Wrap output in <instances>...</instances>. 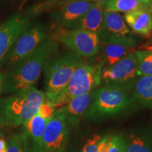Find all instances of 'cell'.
I'll return each instance as SVG.
<instances>
[{
  "label": "cell",
  "instance_id": "cell-6",
  "mask_svg": "<svg viewBox=\"0 0 152 152\" xmlns=\"http://www.w3.org/2000/svg\"><path fill=\"white\" fill-rule=\"evenodd\" d=\"M52 39L58 41L82 58H91L100 52L98 35L87 30H68L59 27Z\"/></svg>",
  "mask_w": 152,
  "mask_h": 152
},
{
  "label": "cell",
  "instance_id": "cell-19",
  "mask_svg": "<svg viewBox=\"0 0 152 152\" xmlns=\"http://www.w3.org/2000/svg\"><path fill=\"white\" fill-rule=\"evenodd\" d=\"M124 139L125 152H152V138L149 134L134 132Z\"/></svg>",
  "mask_w": 152,
  "mask_h": 152
},
{
  "label": "cell",
  "instance_id": "cell-31",
  "mask_svg": "<svg viewBox=\"0 0 152 152\" xmlns=\"http://www.w3.org/2000/svg\"><path fill=\"white\" fill-rule=\"evenodd\" d=\"M148 4H149V6L152 10V0H149V1H148Z\"/></svg>",
  "mask_w": 152,
  "mask_h": 152
},
{
  "label": "cell",
  "instance_id": "cell-9",
  "mask_svg": "<svg viewBox=\"0 0 152 152\" xmlns=\"http://www.w3.org/2000/svg\"><path fill=\"white\" fill-rule=\"evenodd\" d=\"M97 35L100 45L113 42L137 43L123 17L115 11L104 10L103 21Z\"/></svg>",
  "mask_w": 152,
  "mask_h": 152
},
{
  "label": "cell",
  "instance_id": "cell-22",
  "mask_svg": "<svg viewBox=\"0 0 152 152\" xmlns=\"http://www.w3.org/2000/svg\"><path fill=\"white\" fill-rule=\"evenodd\" d=\"M6 152H25L21 134H16L10 137L7 141Z\"/></svg>",
  "mask_w": 152,
  "mask_h": 152
},
{
  "label": "cell",
  "instance_id": "cell-23",
  "mask_svg": "<svg viewBox=\"0 0 152 152\" xmlns=\"http://www.w3.org/2000/svg\"><path fill=\"white\" fill-rule=\"evenodd\" d=\"M64 1H67V0H45L39 4L34 7L30 11L32 14H39L47 9H53L57 4Z\"/></svg>",
  "mask_w": 152,
  "mask_h": 152
},
{
  "label": "cell",
  "instance_id": "cell-14",
  "mask_svg": "<svg viewBox=\"0 0 152 152\" xmlns=\"http://www.w3.org/2000/svg\"><path fill=\"white\" fill-rule=\"evenodd\" d=\"M96 90L87 94L73 97L66 105L60 108L59 111L65 117L70 127L78 124L81 117L85 114L92 104Z\"/></svg>",
  "mask_w": 152,
  "mask_h": 152
},
{
  "label": "cell",
  "instance_id": "cell-30",
  "mask_svg": "<svg viewBox=\"0 0 152 152\" xmlns=\"http://www.w3.org/2000/svg\"><path fill=\"white\" fill-rule=\"evenodd\" d=\"M4 73H0V94L1 93V89H2V81H3Z\"/></svg>",
  "mask_w": 152,
  "mask_h": 152
},
{
  "label": "cell",
  "instance_id": "cell-10",
  "mask_svg": "<svg viewBox=\"0 0 152 152\" xmlns=\"http://www.w3.org/2000/svg\"><path fill=\"white\" fill-rule=\"evenodd\" d=\"M94 3L77 0H67L57 4L51 14L58 27L72 30Z\"/></svg>",
  "mask_w": 152,
  "mask_h": 152
},
{
  "label": "cell",
  "instance_id": "cell-15",
  "mask_svg": "<svg viewBox=\"0 0 152 152\" xmlns=\"http://www.w3.org/2000/svg\"><path fill=\"white\" fill-rule=\"evenodd\" d=\"M125 23L134 33L149 36L152 32V10L149 6L141 7L124 14Z\"/></svg>",
  "mask_w": 152,
  "mask_h": 152
},
{
  "label": "cell",
  "instance_id": "cell-25",
  "mask_svg": "<svg viewBox=\"0 0 152 152\" xmlns=\"http://www.w3.org/2000/svg\"><path fill=\"white\" fill-rule=\"evenodd\" d=\"M55 112L54 106L45 99L39 106L38 114L45 119L49 120Z\"/></svg>",
  "mask_w": 152,
  "mask_h": 152
},
{
  "label": "cell",
  "instance_id": "cell-17",
  "mask_svg": "<svg viewBox=\"0 0 152 152\" xmlns=\"http://www.w3.org/2000/svg\"><path fill=\"white\" fill-rule=\"evenodd\" d=\"M104 3H94L90 9L72 30H84L97 34L104 18Z\"/></svg>",
  "mask_w": 152,
  "mask_h": 152
},
{
  "label": "cell",
  "instance_id": "cell-18",
  "mask_svg": "<svg viewBox=\"0 0 152 152\" xmlns=\"http://www.w3.org/2000/svg\"><path fill=\"white\" fill-rule=\"evenodd\" d=\"M132 103L152 110V75L140 76L135 80Z\"/></svg>",
  "mask_w": 152,
  "mask_h": 152
},
{
  "label": "cell",
  "instance_id": "cell-24",
  "mask_svg": "<svg viewBox=\"0 0 152 152\" xmlns=\"http://www.w3.org/2000/svg\"><path fill=\"white\" fill-rule=\"evenodd\" d=\"M108 152H125V139L122 135H112V142Z\"/></svg>",
  "mask_w": 152,
  "mask_h": 152
},
{
  "label": "cell",
  "instance_id": "cell-21",
  "mask_svg": "<svg viewBox=\"0 0 152 152\" xmlns=\"http://www.w3.org/2000/svg\"><path fill=\"white\" fill-rule=\"evenodd\" d=\"M134 53L137 61V75H152V51L137 50Z\"/></svg>",
  "mask_w": 152,
  "mask_h": 152
},
{
  "label": "cell",
  "instance_id": "cell-1",
  "mask_svg": "<svg viewBox=\"0 0 152 152\" xmlns=\"http://www.w3.org/2000/svg\"><path fill=\"white\" fill-rule=\"evenodd\" d=\"M57 48L56 41L48 37L30 54L9 67L4 73L1 92L13 94L33 86L47 60Z\"/></svg>",
  "mask_w": 152,
  "mask_h": 152
},
{
  "label": "cell",
  "instance_id": "cell-16",
  "mask_svg": "<svg viewBox=\"0 0 152 152\" xmlns=\"http://www.w3.org/2000/svg\"><path fill=\"white\" fill-rule=\"evenodd\" d=\"M137 43L113 42L101 45L103 68L109 67L126 56L135 47Z\"/></svg>",
  "mask_w": 152,
  "mask_h": 152
},
{
  "label": "cell",
  "instance_id": "cell-20",
  "mask_svg": "<svg viewBox=\"0 0 152 152\" xmlns=\"http://www.w3.org/2000/svg\"><path fill=\"white\" fill-rule=\"evenodd\" d=\"M149 6L144 0H106L104 10L127 13L134 9Z\"/></svg>",
  "mask_w": 152,
  "mask_h": 152
},
{
  "label": "cell",
  "instance_id": "cell-2",
  "mask_svg": "<svg viewBox=\"0 0 152 152\" xmlns=\"http://www.w3.org/2000/svg\"><path fill=\"white\" fill-rule=\"evenodd\" d=\"M45 92L32 86L0 99V126L24 125L38 113Z\"/></svg>",
  "mask_w": 152,
  "mask_h": 152
},
{
  "label": "cell",
  "instance_id": "cell-4",
  "mask_svg": "<svg viewBox=\"0 0 152 152\" xmlns=\"http://www.w3.org/2000/svg\"><path fill=\"white\" fill-rule=\"evenodd\" d=\"M84 60L73 52L49 58L44 66L45 75V98L54 106L71 79L73 71Z\"/></svg>",
  "mask_w": 152,
  "mask_h": 152
},
{
  "label": "cell",
  "instance_id": "cell-28",
  "mask_svg": "<svg viewBox=\"0 0 152 152\" xmlns=\"http://www.w3.org/2000/svg\"><path fill=\"white\" fill-rule=\"evenodd\" d=\"M7 151V141L2 137H0V152H6Z\"/></svg>",
  "mask_w": 152,
  "mask_h": 152
},
{
  "label": "cell",
  "instance_id": "cell-13",
  "mask_svg": "<svg viewBox=\"0 0 152 152\" xmlns=\"http://www.w3.org/2000/svg\"><path fill=\"white\" fill-rule=\"evenodd\" d=\"M49 121L37 113L23 125V132L21 134L26 152L39 151L42 137Z\"/></svg>",
  "mask_w": 152,
  "mask_h": 152
},
{
  "label": "cell",
  "instance_id": "cell-29",
  "mask_svg": "<svg viewBox=\"0 0 152 152\" xmlns=\"http://www.w3.org/2000/svg\"><path fill=\"white\" fill-rule=\"evenodd\" d=\"M77 1H85L90 3H99L103 2V1H105L106 0H77Z\"/></svg>",
  "mask_w": 152,
  "mask_h": 152
},
{
  "label": "cell",
  "instance_id": "cell-7",
  "mask_svg": "<svg viewBox=\"0 0 152 152\" xmlns=\"http://www.w3.org/2000/svg\"><path fill=\"white\" fill-rule=\"evenodd\" d=\"M70 126L59 110L49 119L42 137L38 152H64L67 144Z\"/></svg>",
  "mask_w": 152,
  "mask_h": 152
},
{
  "label": "cell",
  "instance_id": "cell-5",
  "mask_svg": "<svg viewBox=\"0 0 152 152\" xmlns=\"http://www.w3.org/2000/svg\"><path fill=\"white\" fill-rule=\"evenodd\" d=\"M103 66L102 61L95 65L83 60L76 67L67 86L54 102V108L62 107L75 96L96 90L102 83L101 73Z\"/></svg>",
  "mask_w": 152,
  "mask_h": 152
},
{
  "label": "cell",
  "instance_id": "cell-26",
  "mask_svg": "<svg viewBox=\"0 0 152 152\" xmlns=\"http://www.w3.org/2000/svg\"><path fill=\"white\" fill-rule=\"evenodd\" d=\"M102 137L95 134L87 140L86 143L83 148V152H97V145Z\"/></svg>",
  "mask_w": 152,
  "mask_h": 152
},
{
  "label": "cell",
  "instance_id": "cell-34",
  "mask_svg": "<svg viewBox=\"0 0 152 152\" xmlns=\"http://www.w3.org/2000/svg\"><path fill=\"white\" fill-rule=\"evenodd\" d=\"M151 44H152V37H151Z\"/></svg>",
  "mask_w": 152,
  "mask_h": 152
},
{
  "label": "cell",
  "instance_id": "cell-32",
  "mask_svg": "<svg viewBox=\"0 0 152 152\" xmlns=\"http://www.w3.org/2000/svg\"><path fill=\"white\" fill-rule=\"evenodd\" d=\"M150 136H151V137L152 138V127H151V132H150Z\"/></svg>",
  "mask_w": 152,
  "mask_h": 152
},
{
  "label": "cell",
  "instance_id": "cell-3",
  "mask_svg": "<svg viewBox=\"0 0 152 152\" xmlns=\"http://www.w3.org/2000/svg\"><path fill=\"white\" fill-rule=\"evenodd\" d=\"M134 84L106 83L96 90L94 99L85 113V118L97 121L124 111L132 104Z\"/></svg>",
  "mask_w": 152,
  "mask_h": 152
},
{
  "label": "cell",
  "instance_id": "cell-33",
  "mask_svg": "<svg viewBox=\"0 0 152 152\" xmlns=\"http://www.w3.org/2000/svg\"><path fill=\"white\" fill-rule=\"evenodd\" d=\"M144 1H147V4H148V1H149V0H144Z\"/></svg>",
  "mask_w": 152,
  "mask_h": 152
},
{
  "label": "cell",
  "instance_id": "cell-11",
  "mask_svg": "<svg viewBox=\"0 0 152 152\" xmlns=\"http://www.w3.org/2000/svg\"><path fill=\"white\" fill-rule=\"evenodd\" d=\"M137 61L134 52H131L114 65L103 68L101 78L106 83H134L137 77Z\"/></svg>",
  "mask_w": 152,
  "mask_h": 152
},
{
  "label": "cell",
  "instance_id": "cell-12",
  "mask_svg": "<svg viewBox=\"0 0 152 152\" xmlns=\"http://www.w3.org/2000/svg\"><path fill=\"white\" fill-rule=\"evenodd\" d=\"M29 26L28 17L19 14L10 17L0 26V66L4 64L18 37Z\"/></svg>",
  "mask_w": 152,
  "mask_h": 152
},
{
  "label": "cell",
  "instance_id": "cell-8",
  "mask_svg": "<svg viewBox=\"0 0 152 152\" xmlns=\"http://www.w3.org/2000/svg\"><path fill=\"white\" fill-rule=\"evenodd\" d=\"M48 38V33L42 25L28 27L20 34L6 57L4 64L10 67L30 54Z\"/></svg>",
  "mask_w": 152,
  "mask_h": 152
},
{
  "label": "cell",
  "instance_id": "cell-27",
  "mask_svg": "<svg viewBox=\"0 0 152 152\" xmlns=\"http://www.w3.org/2000/svg\"><path fill=\"white\" fill-rule=\"evenodd\" d=\"M112 142V135H106L101 138L97 145V152H108Z\"/></svg>",
  "mask_w": 152,
  "mask_h": 152
}]
</instances>
